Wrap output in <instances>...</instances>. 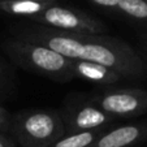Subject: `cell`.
<instances>
[{"label": "cell", "instance_id": "52a82bcc", "mask_svg": "<svg viewBox=\"0 0 147 147\" xmlns=\"http://www.w3.org/2000/svg\"><path fill=\"white\" fill-rule=\"evenodd\" d=\"M146 131V126L137 124L104 129L91 147H129L143 138Z\"/></svg>", "mask_w": 147, "mask_h": 147}, {"label": "cell", "instance_id": "2e32d148", "mask_svg": "<svg viewBox=\"0 0 147 147\" xmlns=\"http://www.w3.org/2000/svg\"><path fill=\"white\" fill-rule=\"evenodd\" d=\"M0 78H1V69H0Z\"/></svg>", "mask_w": 147, "mask_h": 147}, {"label": "cell", "instance_id": "8fae6325", "mask_svg": "<svg viewBox=\"0 0 147 147\" xmlns=\"http://www.w3.org/2000/svg\"><path fill=\"white\" fill-rule=\"evenodd\" d=\"M117 8L128 16L138 20L147 18V1L146 0H119Z\"/></svg>", "mask_w": 147, "mask_h": 147}, {"label": "cell", "instance_id": "9a60e30c", "mask_svg": "<svg viewBox=\"0 0 147 147\" xmlns=\"http://www.w3.org/2000/svg\"><path fill=\"white\" fill-rule=\"evenodd\" d=\"M30 1H45V0H30Z\"/></svg>", "mask_w": 147, "mask_h": 147}, {"label": "cell", "instance_id": "5b68a950", "mask_svg": "<svg viewBox=\"0 0 147 147\" xmlns=\"http://www.w3.org/2000/svg\"><path fill=\"white\" fill-rule=\"evenodd\" d=\"M112 117H133L147 111V91L142 89H119L103 91L90 100Z\"/></svg>", "mask_w": 147, "mask_h": 147}, {"label": "cell", "instance_id": "5bb4252c", "mask_svg": "<svg viewBox=\"0 0 147 147\" xmlns=\"http://www.w3.org/2000/svg\"><path fill=\"white\" fill-rule=\"evenodd\" d=\"M0 147H13V144L9 141V138H7L3 134H0Z\"/></svg>", "mask_w": 147, "mask_h": 147}, {"label": "cell", "instance_id": "6da1fadb", "mask_svg": "<svg viewBox=\"0 0 147 147\" xmlns=\"http://www.w3.org/2000/svg\"><path fill=\"white\" fill-rule=\"evenodd\" d=\"M47 46L69 60L90 61L109 68L121 77H139L146 65L125 42L107 35L67 34L56 30H40L30 39Z\"/></svg>", "mask_w": 147, "mask_h": 147}, {"label": "cell", "instance_id": "9c48e42d", "mask_svg": "<svg viewBox=\"0 0 147 147\" xmlns=\"http://www.w3.org/2000/svg\"><path fill=\"white\" fill-rule=\"evenodd\" d=\"M50 4L46 1H30V0H3L0 8L7 13L14 16H26L35 18L36 16L47 9Z\"/></svg>", "mask_w": 147, "mask_h": 147}, {"label": "cell", "instance_id": "8992f818", "mask_svg": "<svg viewBox=\"0 0 147 147\" xmlns=\"http://www.w3.org/2000/svg\"><path fill=\"white\" fill-rule=\"evenodd\" d=\"M63 119L65 134L80 133V131H92L104 129L115 117L106 113L96 107L94 103H83L72 106L65 111Z\"/></svg>", "mask_w": 147, "mask_h": 147}, {"label": "cell", "instance_id": "3957f363", "mask_svg": "<svg viewBox=\"0 0 147 147\" xmlns=\"http://www.w3.org/2000/svg\"><path fill=\"white\" fill-rule=\"evenodd\" d=\"M9 53L34 70L53 78L67 80L72 77V60L36 42H12Z\"/></svg>", "mask_w": 147, "mask_h": 147}, {"label": "cell", "instance_id": "7a4b0ae2", "mask_svg": "<svg viewBox=\"0 0 147 147\" xmlns=\"http://www.w3.org/2000/svg\"><path fill=\"white\" fill-rule=\"evenodd\" d=\"M13 129L22 147H48L65 136L63 119L52 111H31L18 115Z\"/></svg>", "mask_w": 147, "mask_h": 147}, {"label": "cell", "instance_id": "4fadbf2b", "mask_svg": "<svg viewBox=\"0 0 147 147\" xmlns=\"http://www.w3.org/2000/svg\"><path fill=\"white\" fill-rule=\"evenodd\" d=\"M95 4L102 7H108V8H113V7H117V3L119 0H92Z\"/></svg>", "mask_w": 147, "mask_h": 147}, {"label": "cell", "instance_id": "7c38bea8", "mask_svg": "<svg viewBox=\"0 0 147 147\" xmlns=\"http://www.w3.org/2000/svg\"><path fill=\"white\" fill-rule=\"evenodd\" d=\"M8 120H9L8 112L0 106V128H5L7 125H8Z\"/></svg>", "mask_w": 147, "mask_h": 147}, {"label": "cell", "instance_id": "30bf717a", "mask_svg": "<svg viewBox=\"0 0 147 147\" xmlns=\"http://www.w3.org/2000/svg\"><path fill=\"white\" fill-rule=\"evenodd\" d=\"M104 129H107V128H104ZM104 129L65 134V136L59 138L57 141H55L48 147H91Z\"/></svg>", "mask_w": 147, "mask_h": 147}, {"label": "cell", "instance_id": "277c9868", "mask_svg": "<svg viewBox=\"0 0 147 147\" xmlns=\"http://www.w3.org/2000/svg\"><path fill=\"white\" fill-rule=\"evenodd\" d=\"M34 20L51 26L56 31L67 34L100 35L107 30V26L98 20L78 11L57 5H50Z\"/></svg>", "mask_w": 147, "mask_h": 147}, {"label": "cell", "instance_id": "ba28073f", "mask_svg": "<svg viewBox=\"0 0 147 147\" xmlns=\"http://www.w3.org/2000/svg\"><path fill=\"white\" fill-rule=\"evenodd\" d=\"M72 77H80L95 85H112L116 83L121 76L100 64L82 60H72Z\"/></svg>", "mask_w": 147, "mask_h": 147}]
</instances>
